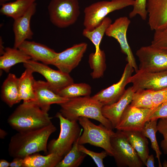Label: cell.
I'll list each match as a JSON object with an SVG mask.
<instances>
[{"mask_svg": "<svg viewBox=\"0 0 167 167\" xmlns=\"http://www.w3.org/2000/svg\"><path fill=\"white\" fill-rule=\"evenodd\" d=\"M56 130L52 123L35 130L18 132L11 137L8 151L13 157L24 158L32 154L43 151L47 154V142L50 136Z\"/></svg>", "mask_w": 167, "mask_h": 167, "instance_id": "6da1fadb", "label": "cell"}, {"mask_svg": "<svg viewBox=\"0 0 167 167\" xmlns=\"http://www.w3.org/2000/svg\"><path fill=\"white\" fill-rule=\"evenodd\" d=\"M52 118L35 101L23 102L9 117L7 122L14 129L22 132L47 126L52 123Z\"/></svg>", "mask_w": 167, "mask_h": 167, "instance_id": "7a4b0ae2", "label": "cell"}, {"mask_svg": "<svg viewBox=\"0 0 167 167\" xmlns=\"http://www.w3.org/2000/svg\"><path fill=\"white\" fill-rule=\"evenodd\" d=\"M59 105V112L68 120L77 121L79 118L84 117L96 120L107 128L113 129L111 122L102 114L103 105L90 96L70 99Z\"/></svg>", "mask_w": 167, "mask_h": 167, "instance_id": "3957f363", "label": "cell"}, {"mask_svg": "<svg viewBox=\"0 0 167 167\" xmlns=\"http://www.w3.org/2000/svg\"><path fill=\"white\" fill-rule=\"evenodd\" d=\"M55 117L60 121V133L57 139H53L48 143L47 154L54 153L63 158L81 135L82 129L80 128L77 121L68 120L60 112L56 114Z\"/></svg>", "mask_w": 167, "mask_h": 167, "instance_id": "277c9868", "label": "cell"}, {"mask_svg": "<svg viewBox=\"0 0 167 167\" xmlns=\"http://www.w3.org/2000/svg\"><path fill=\"white\" fill-rule=\"evenodd\" d=\"M83 127V132L79 137V144L89 143L99 147L106 151L109 155L113 156L110 143L111 137L114 132L105 127L101 123L96 125L88 118L80 117L78 120Z\"/></svg>", "mask_w": 167, "mask_h": 167, "instance_id": "5b68a950", "label": "cell"}, {"mask_svg": "<svg viewBox=\"0 0 167 167\" xmlns=\"http://www.w3.org/2000/svg\"><path fill=\"white\" fill-rule=\"evenodd\" d=\"M135 0L101 1L93 3L85 8L83 24L85 29L92 30L98 25L109 14L133 6Z\"/></svg>", "mask_w": 167, "mask_h": 167, "instance_id": "8992f818", "label": "cell"}, {"mask_svg": "<svg viewBox=\"0 0 167 167\" xmlns=\"http://www.w3.org/2000/svg\"><path fill=\"white\" fill-rule=\"evenodd\" d=\"M48 10L50 22L60 28L75 23L80 13L78 0H51Z\"/></svg>", "mask_w": 167, "mask_h": 167, "instance_id": "52a82bcc", "label": "cell"}, {"mask_svg": "<svg viewBox=\"0 0 167 167\" xmlns=\"http://www.w3.org/2000/svg\"><path fill=\"white\" fill-rule=\"evenodd\" d=\"M110 143L113 156L118 167H142L144 166L136 151L122 131L117 130L112 135Z\"/></svg>", "mask_w": 167, "mask_h": 167, "instance_id": "ba28073f", "label": "cell"}, {"mask_svg": "<svg viewBox=\"0 0 167 167\" xmlns=\"http://www.w3.org/2000/svg\"><path fill=\"white\" fill-rule=\"evenodd\" d=\"M136 54L139 61L140 71L153 72L167 70V50L150 45L140 47Z\"/></svg>", "mask_w": 167, "mask_h": 167, "instance_id": "9c48e42d", "label": "cell"}, {"mask_svg": "<svg viewBox=\"0 0 167 167\" xmlns=\"http://www.w3.org/2000/svg\"><path fill=\"white\" fill-rule=\"evenodd\" d=\"M24 66L42 75L51 89L55 93L73 83L74 80L69 74L54 70L47 65L32 59L23 63Z\"/></svg>", "mask_w": 167, "mask_h": 167, "instance_id": "30bf717a", "label": "cell"}, {"mask_svg": "<svg viewBox=\"0 0 167 167\" xmlns=\"http://www.w3.org/2000/svg\"><path fill=\"white\" fill-rule=\"evenodd\" d=\"M130 23L131 21L127 17H120L109 25L105 34L117 40L119 44L121 51L126 56L127 63L133 67L136 72L138 68L127 39V32Z\"/></svg>", "mask_w": 167, "mask_h": 167, "instance_id": "8fae6325", "label": "cell"}, {"mask_svg": "<svg viewBox=\"0 0 167 167\" xmlns=\"http://www.w3.org/2000/svg\"><path fill=\"white\" fill-rule=\"evenodd\" d=\"M155 108H139L129 104L122 113L115 129L124 131L141 132Z\"/></svg>", "mask_w": 167, "mask_h": 167, "instance_id": "7c38bea8", "label": "cell"}, {"mask_svg": "<svg viewBox=\"0 0 167 167\" xmlns=\"http://www.w3.org/2000/svg\"><path fill=\"white\" fill-rule=\"evenodd\" d=\"M134 91L152 89L155 91L167 88V70L157 72H147L139 70L130 78Z\"/></svg>", "mask_w": 167, "mask_h": 167, "instance_id": "4fadbf2b", "label": "cell"}, {"mask_svg": "<svg viewBox=\"0 0 167 167\" xmlns=\"http://www.w3.org/2000/svg\"><path fill=\"white\" fill-rule=\"evenodd\" d=\"M133 67L127 63L120 80L105 89H103L92 97L100 102L103 105L113 104L118 101L124 93L125 87L129 83V79L134 71Z\"/></svg>", "mask_w": 167, "mask_h": 167, "instance_id": "5bb4252c", "label": "cell"}, {"mask_svg": "<svg viewBox=\"0 0 167 167\" xmlns=\"http://www.w3.org/2000/svg\"><path fill=\"white\" fill-rule=\"evenodd\" d=\"M87 47V43H81L58 53L53 65L62 72L69 74L79 65Z\"/></svg>", "mask_w": 167, "mask_h": 167, "instance_id": "9a60e30c", "label": "cell"}, {"mask_svg": "<svg viewBox=\"0 0 167 167\" xmlns=\"http://www.w3.org/2000/svg\"><path fill=\"white\" fill-rule=\"evenodd\" d=\"M148 24L155 31L167 28V0H147Z\"/></svg>", "mask_w": 167, "mask_h": 167, "instance_id": "2e32d148", "label": "cell"}, {"mask_svg": "<svg viewBox=\"0 0 167 167\" xmlns=\"http://www.w3.org/2000/svg\"><path fill=\"white\" fill-rule=\"evenodd\" d=\"M34 88L36 102L42 109L47 112L50 109L51 105H59L69 100L61 96L54 92L47 82L35 80Z\"/></svg>", "mask_w": 167, "mask_h": 167, "instance_id": "e0dca14e", "label": "cell"}, {"mask_svg": "<svg viewBox=\"0 0 167 167\" xmlns=\"http://www.w3.org/2000/svg\"><path fill=\"white\" fill-rule=\"evenodd\" d=\"M18 48L30 56L32 59L46 65H53L58 54L46 45L34 41L25 40Z\"/></svg>", "mask_w": 167, "mask_h": 167, "instance_id": "ac0fdd59", "label": "cell"}, {"mask_svg": "<svg viewBox=\"0 0 167 167\" xmlns=\"http://www.w3.org/2000/svg\"><path fill=\"white\" fill-rule=\"evenodd\" d=\"M36 5L34 2L23 15L14 20L13 26L15 35L14 48H18L24 41L32 38L33 33L30 23L32 17L36 12Z\"/></svg>", "mask_w": 167, "mask_h": 167, "instance_id": "d6986e66", "label": "cell"}, {"mask_svg": "<svg viewBox=\"0 0 167 167\" xmlns=\"http://www.w3.org/2000/svg\"><path fill=\"white\" fill-rule=\"evenodd\" d=\"M135 92L132 87H130L126 90L118 101L113 104L102 106V114L111 122L113 129H115L123 112L131 102Z\"/></svg>", "mask_w": 167, "mask_h": 167, "instance_id": "ffe728a7", "label": "cell"}, {"mask_svg": "<svg viewBox=\"0 0 167 167\" xmlns=\"http://www.w3.org/2000/svg\"><path fill=\"white\" fill-rule=\"evenodd\" d=\"M2 100L9 107L19 103V78L13 74L9 73L2 85L1 90Z\"/></svg>", "mask_w": 167, "mask_h": 167, "instance_id": "44dd1931", "label": "cell"}, {"mask_svg": "<svg viewBox=\"0 0 167 167\" xmlns=\"http://www.w3.org/2000/svg\"><path fill=\"white\" fill-rule=\"evenodd\" d=\"M31 59L30 56L18 48L6 47L0 57V68L8 72L11 68L15 65L25 63Z\"/></svg>", "mask_w": 167, "mask_h": 167, "instance_id": "7402d4cb", "label": "cell"}, {"mask_svg": "<svg viewBox=\"0 0 167 167\" xmlns=\"http://www.w3.org/2000/svg\"><path fill=\"white\" fill-rule=\"evenodd\" d=\"M122 132L145 166L147 159L149 155L148 142L147 138L140 131Z\"/></svg>", "mask_w": 167, "mask_h": 167, "instance_id": "603a6c76", "label": "cell"}, {"mask_svg": "<svg viewBox=\"0 0 167 167\" xmlns=\"http://www.w3.org/2000/svg\"><path fill=\"white\" fill-rule=\"evenodd\" d=\"M37 153L24 158L23 167H56L63 158L54 153L43 156Z\"/></svg>", "mask_w": 167, "mask_h": 167, "instance_id": "cb8c5ba5", "label": "cell"}, {"mask_svg": "<svg viewBox=\"0 0 167 167\" xmlns=\"http://www.w3.org/2000/svg\"><path fill=\"white\" fill-rule=\"evenodd\" d=\"M30 69L26 68L19 78V89L20 99L23 102L36 101L34 84L35 80Z\"/></svg>", "mask_w": 167, "mask_h": 167, "instance_id": "d4e9b609", "label": "cell"}, {"mask_svg": "<svg viewBox=\"0 0 167 167\" xmlns=\"http://www.w3.org/2000/svg\"><path fill=\"white\" fill-rule=\"evenodd\" d=\"M36 0H16L1 4L0 13L14 20L23 15Z\"/></svg>", "mask_w": 167, "mask_h": 167, "instance_id": "484cf974", "label": "cell"}, {"mask_svg": "<svg viewBox=\"0 0 167 167\" xmlns=\"http://www.w3.org/2000/svg\"><path fill=\"white\" fill-rule=\"evenodd\" d=\"M111 19L106 17L96 27L92 30L84 29L82 32L83 35L89 39L94 45L95 47V52L100 49V45L102 38L105 34L106 31L112 23Z\"/></svg>", "mask_w": 167, "mask_h": 167, "instance_id": "4316f807", "label": "cell"}, {"mask_svg": "<svg viewBox=\"0 0 167 167\" xmlns=\"http://www.w3.org/2000/svg\"><path fill=\"white\" fill-rule=\"evenodd\" d=\"M79 137L75 142L69 152L56 167H78L83 163L87 155L79 149Z\"/></svg>", "mask_w": 167, "mask_h": 167, "instance_id": "83f0119b", "label": "cell"}, {"mask_svg": "<svg viewBox=\"0 0 167 167\" xmlns=\"http://www.w3.org/2000/svg\"><path fill=\"white\" fill-rule=\"evenodd\" d=\"M91 91V87L88 84L73 83L62 89L57 94L63 97L70 99L79 96H89Z\"/></svg>", "mask_w": 167, "mask_h": 167, "instance_id": "f1b7e54d", "label": "cell"}, {"mask_svg": "<svg viewBox=\"0 0 167 167\" xmlns=\"http://www.w3.org/2000/svg\"><path fill=\"white\" fill-rule=\"evenodd\" d=\"M105 60V53L101 49L97 53L90 54L88 62L92 70L91 75L93 79H98L103 76L106 68Z\"/></svg>", "mask_w": 167, "mask_h": 167, "instance_id": "f546056e", "label": "cell"}, {"mask_svg": "<svg viewBox=\"0 0 167 167\" xmlns=\"http://www.w3.org/2000/svg\"><path fill=\"white\" fill-rule=\"evenodd\" d=\"M157 119H153L147 122L141 132L145 137L150 139L151 147L156 154L158 166L162 167V166L160 160L162 152L160 150L156 138V133L158 131L157 126Z\"/></svg>", "mask_w": 167, "mask_h": 167, "instance_id": "4dcf8cb0", "label": "cell"}, {"mask_svg": "<svg viewBox=\"0 0 167 167\" xmlns=\"http://www.w3.org/2000/svg\"><path fill=\"white\" fill-rule=\"evenodd\" d=\"M154 91L152 89L138 90L135 92L130 105L139 108L154 109L153 107L152 101Z\"/></svg>", "mask_w": 167, "mask_h": 167, "instance_id": "1f68e13d", "label": "cell"}, {"mask_svg": "<svg viewBox=\"0 0 167 167\" xmlns=\"http://www.w3.org/2000/svg\"><path fill=\"white\" fill-rule=\"evenodd\" d=\"M151 45L155 47L167 50V28L155 31Z\"/></svg>", "mask_w": 167, "mask_h": 167, "instance_id": "d6a6232c", "label": "cell"}, {"mask_svg": "<svg viewBox=\"0 0 167 167\" xmlns=\"http://www.w3.org/2000/svg\"><path fill=\"white\" fill-rule=\"evenodd\" d=\"M147 0H135L133 9L129 14L130 18L139 15L143 20H146L148 16L147 9Z\"/></svg>", "mask_w": 167, "mask_h": 167, "instance_id": "836d02e7", "label": "cell"}, {"mask_svg": "<svg viewBox=\"0 0 167 167\" xmlns=\"http://www.w3.org/2000/svg\"><path fill=\"white\" fill-rule=\"evenodd\" d=\"M79 150L91 157L98 167H104L103 160L109 155L108 152L104 150L101 152H96L89 150L82 144L79 145Z\"/></svg>", "mask_w": 167, "mask_h": 167, "instance_id": "e575fe53", "label": "cell"}, {"mask_svg": "<svg viewBox=\"0 0 167 167\" xmlns=\"http://www.w3.org/2000/svg\"><path fill=\"white\" fill-rule=\"evenodd\" d=\"M157 131L162 135L163 139L161 143L160 146L164 153L167 155V118L160 119L157 123ZM164 167H167V161L163 164Z\"/></svg>", "mask_w": 167, "mask_h": 167, "instance_id": "d590c367", "label": "cell"}, {"mask_svg": "<svg viewBox=\"0 0 167 167\" xmlns=\"http://www.w3.org/2000/svg\"><path fill=\"white\" fill-rule=\"evenodd\" d=\"M167 118V101L158 105L149 116L148 121L151 120Z\"/></svg>", "mask_w": 167, "mask_h": 167, "instance_id": "8d00e7d4", "label": "cell"}, {"mask_svg": "<svg viewBox=\"0 0 167 167\" xmlns=\"http://www.w3.org/2000/svg\"><path fill=\"white\" fill-rule=\"evenodd\" d=\"M154 108L161 104L167 101V88L154 91L152 97Z\"/></svg>", "mask_w": 167, "mask_h": 167, "instance_id": "74e56055", "label": "cell"}, {"mask_svg": "<svg viewBox=\"0 0 167 167\" xmlns=\"http://www.w3.org/2000/svg\"><path fill=\"white\" fill-rule=\"evenodd\" d=\"M155 161L154 156L152 154L149 155L146 161L145 165L147 167H154Z\"/></svg>", "mask_w": 167, "mask_h": 167, "instance_id": "f35d334b", "label": "cell"}, {"mask_svg": "<svg viewBox=\"0 0 167 167\" xmlns=\"http://www.w3.org/2000/svg\"><path fill=\"white\" fill-rule=\"evenodd\" d=\"M24 159L16 157L14 158L13 161L10 163V166L11 167H15L17 164Z\"/></svg>", "mask_w": 167, "mask_h": 167, "instance_id": "ab89813d", "label": "cell"}, {"mask_svg": "<svg viewBox=\"0 0 167 167\" xmlns=\"http://www.w3.org/2000/svg\"><path fill=\"white\" fill-rule=\"evenodd\" d=\"M10 163L4 159H1L0 160V167H8L10 166Z\"/></svg>", "mask_w": 167, "mask_h": 167, "instance_id": "60d3db41", "label": "cell"}, {"mask_svg": "<svg viewBox=\"0 0 167 167\" xmlns=\"http://www.w3.org/2000/svg\"><path fill=\"white\" fill-rule=\"evenodd\" d=\"M6 132L4 130L0 129V137L1 139H3L7 135Z\"/></svg>", "mask_w": 167, "mask_h": 167, "instance_id": "b9f144b4", "label": "cell"}, {"mask_svg": "<svg viewBox=\"0 0 167 167\" xmlns=\"http://www.w3.org/2000/svg\"><path fill=\"white\" fill-rule=\"evenodd\" d=\"M0 54L2 55L5 51V49L2 45V38H0Z\"/></svg>", "mask_w": 167, "mask_h": 167, "instance_id": "7bdbcfd3", "label": "cell"}, {"mask_svg": "<svg viewBox=\"0 0 167 167\" xmlns=\"http://www.w3.org/2000/svg\"><path fill=\"white\" fill-rule=\"evenodd\" d=\"M10 0H0V2L1 4L4 3L6 2L9 1Z\"/></svg>", "mask_w": 167, "mask_h": 167, "instance_id": "ee69618b", "label": "cell"}]
</instances>
